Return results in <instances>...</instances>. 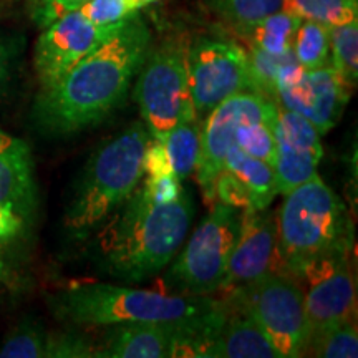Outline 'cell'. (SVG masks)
<instances>
[{
    "label": "cell",
    "instance_id": "11",
    "mask_svg": "<svg viewBox=\"0 0 358 358\" xmlns=\"http://www.w3.org/2000/svg\"><path fill=\"white\" fill-rule=\"evenodd\" d=\"M187 60L192 108L201 122L219 103L241 92H250L248 52L237 43L201 38L189 45Z\"/></svg>",
    "mask_w": 358,
    "mask_h": 358
},
{
    "label": "cell",
    "instance_id": "25",
    "mask_svg": "<svg viewBox=\"0 0 358 358\" xmlns=\"http://www.w3.org/2000/svg\"><path fill=\"white\" fill-rule=\"evenodd\" d=\"M307 355L319 358H357L358 334L355 319L312 335L308 340Z\"/></svg>",
    "mask_w": 358,
    "mask_h": 358
},
{
    "label": "cell",
    "instance_id": "20",
    "mask_svg": "<svg viewBox=\"0 0 358 358\" xmlns=\"http://www.w3.org/2000/svg\"><path fill=\"white\" fill-rule=\"evenodd\" d=\"M301 22L292 13L279 10L257 22L243 35L249 40L250 47H256L271 55H285L292 52L294 37Z\"/></svg>",
    "mask_w": 358,
    "mask_h": 358
},
{
    "label": "cell",
    "instance_id": "27",
    "mask_svg": "<svg viewBox=\"0 0 358 358\" xmlns=\"http://www.w3.org/2000/svg\"><path fill=\"white\" fill-rule=\"evenodd\" d=\"M289 55L290 52L285 55H271L256 47H250L248 52L250 92L277 103V75Z\"/></svg>",
    "mask_w": 358,
    "mask_h": 358
},
{
    "label": "cell",
    "instance_id": "17",
    "mask_svg": "<svg viewBox=\"0 0 358 358\" xmlns=\"http://www.w3.org/2000/svg\"><path fill=\"white\" fill-rule=\"evenodd\" d=\"M0 204L8 206L24 221L37 209L34 159L25 141L0 128Z\"/></svg>",
    "mask_w": 358,
    "mask_h": 358
},
{
    "label": "cell",
    "instance_id": "23",
    "mask_svg": "<svg viewBox=\"0 0 358 358\" xmlns=\"http://www.w3.org/2000/svg\"><path fill=\"white\" fill-rule=\"evenodd\" d=\"M282 3L284 0H208V6L241 34L282 10Z\"/></svg>",
    "mask_w": 358,
    "mask_h": 358
},
{
    "label": "cell",
    "instance_id": "16",
    "mask_svg": "<svg viewBox=\"0 0 358 358\" xmlns=\"http://www.w3.org/2000/svg\"><path fill=\"white\" fill-rule=\"evenodd\" d=\"M277 194L274 168L232 146L217 178L216 201L239 209H267Z\"/></svg>",
    "mask_w": 358,
    "mask_h": 358
},
{
    "label": "cell",
    "instance_id": "12",
    "mask_svg": "<svg viewBox=\"0 0 358 358\" xmlns=\"http://www.w3.org/2000/svg\"><path fill=\"white\" fill-rule=\"evenodd\" d=\"M98 25L88 20L80 10H71L43 27L35 45L34 65L37 71L40 90L57 83L80 60L90 55L105 42L116 27Z\"/></svg>",
    "mask_w": 358,
    "mask_h": 358
},
{
    "label": "cell",
    "instance_id": "33",
    "mask_svg": "<svg viewBox=\"0 0 358 358\" xmlns=\"http://www.w3.org/2000/svg\"><path fill=\"white\" fill-rule=\"evenodd\" d=\"M25 221L8 206L0 204V244L8 243L24 229Z\"/></svg>",
    "mask_w": 358,
    "mask_h": 358
},
{
    "label": "cell",
    "instance_id": "28",
    "mask_svg": "<svg viewBox=\"0 0 358 358\" xmlns=\"http://www.w3.org/2000/svg\"><path fill=\"white\" fill-rule=\"evenodd\" d=\"M275 118L244 124L236 133L237 148H241L244 153L252 156V158L271 164L272 168L275 164Z\"/></svg>",
    "mask_w": 358,
    "mask_h": 358
},
{
    "label": "cell",
    "instance_id": "3",
    "mask_svg": "<svg viewBox=\"0 0 358 358\" xmlns=\"http://www.w3.org/2000/svg\"><path fill=\"white\" fill-rule=\"evenodd\" d=\"M151 136L145 123L133 122L98 148L77 178L64 224L73 239H85L138 189Z\"/></svg>",
    "mask_w": 358,
    "mask_h": 358
},
{
    "label": "cell",
    "instance_id": "14",
    "mask_svg": "<svg viewBox=\"0 0 358 358\" xmlns=\"http://www.w3.org/2000/svg\"><path fill=\"white\" fill-rule=\"evenodd\" d=\"M267 274H290L279 254L275 213L245 208L221 290L243 287Z\"/></svg>",
    "mask_w": 358,
    "mask_h": 358
},
{
    "label": "cell",
    "instance_id": "7",
    "mask_svg": "<svg viewBox=\"0 0 358 358\" xmlns=\"http://www.w3.org/2000/svg\"><path fill=\"white\" fill-rule=\"evenodd\" d=\"M241 214L243 209L221 201L211 204V211L171 261L166 284L173 294L206 297L222 289Z\"/></svg>",
    "mask_w": 358,
    "mask_h": 358
},
{
    "label": "cell",
    "instance_id": "24",
    "mask_svg": "<svg viewBox=\"0 0 358 358\" xmlns=\"http://www.w3.org/2000/svg\"><path fill=\"white\" fill-rule=\"evenodd\" d=\"M330 65L352 90L358 80V20L330 29Z\"/></svg>",
    "mask_w": 358,
    "mask_h": 358
},
{
    "label": "cell",
    "instance_id": "1",
    "mask_svg": "<svg viewBox=\"0 0 358 358\" xmlns=\"http://www.w3.org/2000/svg\"><path fill=\"white\" fill-rule=\"evenodd\" d=\"M151 45L153 34L140 13L123 20L69 73L40 90L32 110L37 128L48 134H71L108 118L127 98Z\"/></svg>",
    "mask_w": 358,
    "mask_h": 358
},
{
    "label": "cell",
    "instance_id": "2",
    "mask_svg": "<svg viewBox=\"0 0 358 358\" xmlns=\"http://www.w3.org/2000/svg\"><path fill=\"white\" fill-rule=\"evenodd\" d=\"M196 214L189 191L169 203H150L133 192L96 234V259L115 279L143 282L169 266L189 234Z\"/></svg>",
    "mask_w": 358,
    "mask_h": 358
},
{
    "label": "cell",
    "instance_id": "32",
    "mask_svg": "<svg viewBox=\"0 0 358 358\" xmlns=\"http://www.w3.org/2000/svg\"><path fill=\"white\" fill-rule=\"evenodd\" d=\"M17 58V42L3 32H0V92L6 88L12 77L13 64Z\"/></svg>",
    "mask_w": 358,
    "mask_h": 358
},
{
    "label": "cell",
    "instance_id": "10",
    "mask_svg": "<svg viewBox=\"0 0 358 358\" xmlns=\"http://www.w3.org/2000/svg\"><path fill=\"white\" fill-rule=\"evenodd\" d=\"M350 96L352 88L330 64L315 70H303L290 52L280 65L277 103L308 120L322 136L340 122Z\"/></svg>",
    "mask_w": 358,
    "mask_h": 358
},
{
    "label": "cell",
    "instance_id": "9",
    "mask_svg": "<svg viewBox=\"0 0 358 358\" xmlns=\"http://www.w3.org/2000/svg\"><path fill=\"white\" fill-rule=\"evenodd\" d=\"M277 108L279 103L254 92H241L219 103L201 122L199 155L194 173L206 203H216L217 178L224 159L236 145L237 129L249 123L274 120Z\"/></svg>",
    "mask_w": 358,
    "mask_h": 358
},
{
    "label": "cell",
    "instance_id": "30",
    "mask_svg": "<svg viewBox=\"0 0 358 358\" xmlns=\"http://www.w3.org/2000/svg\"><path fill=\"white\" fill-rule=\"evenodd\" d=\"M96 348L87 337L73 332L48 334L47 358H85L95 357Z\"/></svg>",
    "mask_w": 358,
    "mask_h": 358
},
{
    "label": "cell",
    "instance_id": "19",
    "mask_svg": "<svg viewBox=\"0 0 358 358\" xmlns=\"http://www.w3.org/2000/svg\"><path fill=\"white\" fill-rule=\"evenodd\" d=\"M199 136L201 120L192 110L182 116L168 136L161 141L169 168L181 182H185L196 169V161L199 155Z\"/></svg>",
    "mask_w": 358,
    "mask_h": 358
},
{
    "label": "cell",
    "instance_id": "4",
    "mask_svg": "<svg viewBox=\"0 0 358 358\" xmlns=\"http://www.w3.org/2000/svg\"><path fill=\"white\" fill-rule=\"evenodd\" d=\"M275 213L282 262L301 280L317 259L352 252L353 222L345 203L317 174L287 194Z\"/></svg>",
    "mask_w": 358,
    "mask_h": 358
},
{
    "label": "cell",
    "instance_id": "15",
    "mask_svg": "<svg viewBox=\"0 0 358 358\" xmlns=\"http://www.w3.org/2000/svg\"><path fill=\"white\" fill-rule=\"evenodd\" d=\"M275 131V181L277 192L287 194L317 176L324 156L322 134L299 113L277 108Z\"/></svg>",
    "mask_w": 358,
    "mask_h": 358
},
{
    "label": "cell",
    "instance_id": "26",
    "mask_svg": "<svg viewBox=\"0 0 358 358\" xmlns=\"http://www.w3.org/2000/svg\"><path fill=\"white\" fill-rule=\"evenodd\" d=\"M48 332L34 320L15 327L0 347V358H47Z\"/></svg>",
    "mask_w": 358,
    "mask_h": 358
},
{
    "label": "cell",
    "instance_id": "29",
    "mask_svg": "<svg viewBox=\"0 0 358 358\" xmlns=\"http://www.w3.org/2000/svg\"><path fill=\"white\" fill-rule=\"evenodd\" d=\"M156 2L159 0H88L78 10L93 24L113 25L136 15Z\"/></svg>",
    "mask_w": 358,
    "mask_h": 358
},
{
    "label": "cell",
    "instance_id": "5",
    "mask_svg": "<svg viewBox=\"0 0 358 358\" xmlns=\"http://www.w3.org/2000/svg\"><path fill=\"white\" fill-rule=\"evenodd\" d=\"M48 302L58 319L75 325L187 322L211 315L222 306V301L211 299V295L161 294L100 282L60 290Z\"/></svg>",
    "mask_w": 358,
    "mask_h": 358
},
{
    "label": "cell",
    "instance_id": "8",
    "mask_svg": "<svg viewBox=\"0 0 358 358\" xmlns=\"http://www.w3.org/2000/svg\"><path fill=\"white\" fill-rule=\"evenodd\" d=\"M261 327L280 358L307 355L310 324L301 280L290 274H267L243 287L227 290Z\"/></svg>",
    "mask_w": 358,
    "mask_h": 358
},
{
    "label": "cell",
    "instance_id": "13",
    "mask_svg": "<svg viewBox=\"0 0 358 358\" xmlns=\"http://www.w3.org/2000/svg\"><path fill=\"white\" fill-rule=\"evenodd\" d=\"M310 337L355 319L357 287L350 267V252L317 259L301 274Z\"/></svg>",
    "mask_w": 358,
    "mask_h": 358
},
{
    "label": "cell",
    "instance_id": "22",
    "mask_svg": "<svg viewBox=\"0 0 358 358\" xmlns=\"http://www.w3.org/2000/svg\"><path fill=\"white\" fill-rule=\"evenodd\" d=\"M292 53L303 70L330 64V29L317 22L302 20L295 32Z\"/></svg>",
    "mask_w": 358,
    "mask_h": 358
},
{
    "label": "cell",
    "instance_id": "6",
    "mask_svg": "<svg viewBox=\"0 0 358 358\" xmlns=\"http://www.w3.org/2000/svg\"><path fill=\"white\" fill-rule=\"evenodd\" d=\"M189 38L174 35L151 45L134 85V100L151 140L163 141L192 108L189 95Z\"/></svg>",
    "mask_w": 358,
    "mask_h": 358
},
{
    "label": "cell",
    "instance_id": "34",
    "mask_svg": "<svg viewBox=\"0 0 358 358\" xmlns=\"http://www.w3.org/2000/svg\"><path fill=\"white\" fill-rule=\"evenodd\" d=\"M2 275H3V262L0 261V279H2Z\"/></svg>",
    "mask_w": 358,
    "mask_h": 358
},
{
    "label": "cell",
    "instance_id": "31",
    "mask_svg": "<svg viewBox=\"0 0 358 358\" xmlns=\"http://www.w3.org/2000/svg\"><path fill=\"white\" fill-rule=\"evenodd\" d=\"M87 2L88 0H30V8H32L34 20L43 29L58 17L71 10H78Z\"/></svg>",
    "mask_w": 358,
    "mask_h": 358
},
{
    "label": "cell",
    "instance_id": "21",
    "mask_svg": "<svg viewBox=\"0 0 358 358\" xmlns=\"http://www.w3.org/2000/svg\"><path fill=\"white\" fill-rule=\"evenodd\" d=\"M282 10L334 29L358 20V0H284Z\"/></svg>",
    "mask_w": 358,
    "mask_h": 358
},
{
    "label": "cell",
    "instance_id": "18",
    "mask_svg": "<svg viewBox=\"0 0 358 358\" xmlns=\"http://www.w3.org/2000/svg\"><path fill=\"white\" fill-rule=\"evenodd\" d=\"M224 302L226 317L213 345V358H280L271 340L248 312L231 299L226 297Z\"/></svg>",
    "mask_w": 358,
    "mask_h": 358
}]
</instances>
